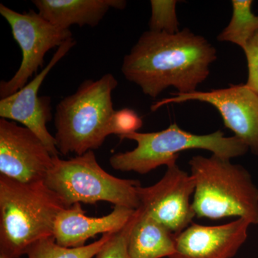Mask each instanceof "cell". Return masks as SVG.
Wrapping results in <instances>:
<instances>
[{"label": "cell", "instance_id": "8992f818", "mask_svg": "<svg viewBox=\"0 0 258 258\" xmlns=\"http://www.w3.org/2000/svg\"><path fill=\"white\" fill-rule=\"evenodd\" d=\"M44 181L66 208L76 203L94 205L101 201L134 210L140 208L137 194L140 182L108 174L99 165L93 151L67 160L54 157L53 165Z\"/></svg>", "mask_w": 258, "mask_h": 258}, {"label": "cell", "instance_id": "30bf717a", "mask_svg": "<svg viewBox=\"0 0 258 258\" xmlns=\"http://www.w3.org/2000/svg\"><path fill=\"white\" fill-rule=\"evenodd\" d=\"M52 154L26 127L0 118V173L23 183L44 181L53 165Z\"/></svg>", "mask_w": 258, "mask_h": 258}, {"label": "cell", "instance_id": "277c9868", "mask_svg": "<svg viewBox=\"0 0 258 258\" xmlns=\"http://www.w3.org/2000/svg\"><path fill=\"white\" fill-rule=\"evenodd\" d=\"M195 181L192 208L200 218L238 217L258 224V189L243 166L212 154L190 159Z\"/></svg>", "mask_w": 258, "mask_h": 258}, {"label": "cell", "instance_id": "5b68a950", "mask_svg": "<svg viewBox=\"0 0 258 258\" xmlns=\"http://www.w3.org/2000/svg\"><path fill=\"white\" fill-rule=\"evenodd\" d=\"M137 142L134 150L118 153L110 158L113 169L147 174L162 165L177 160L179 154L189 149H205L224 159L244 155L248 147L237 137H225L219 130L214 133L198 135L180 128L176 123L161 132L134 133L120 137Z\"/></svg>", "mask_w": 258, "mask_h": 258}, {"label": "cell", "instance_id": "2e32d148", "mask_svg": "<svg viewBox=\"0 0 258 258\" xmlns=\"http://www.w3.org/2000/svg\"><path fill=\"white\" fill-rule=\"evenodd\" d=\"M252 0L232 1V18L217 37L219 41L232 42L243 50L258 31V15L252 13Z\"/></svg>", "mask_w": 258, "mask_h": 258}, {"label": "cell", "instance_id": "ba28073f", "mask_svg": "<svg viewBox=\"0 0 258 258\" xmlns=\"http://www.w3.org/2000/svg\"><path fill=\"white\" fill-rule=\"evenodd\" d=\"M173 95L153 104L152 111L171 103L190 101L208 103L216 108L224 124L233 132L234 136L258 156V93L247 85H230L222 89Z\"/></svg>", "mask_w": 258, "mask_h": 258}, {"label": "cell", "instance_id": "7c38bea8", "mask_svg": "<svg viewBox=\"0 0 258 258\" xmlns=\"http://www.w3.org/2000/svg\"><path fill=\"white\" fill-rule=\"evenodd\" d=\"M249 225L242 218L217 226L191 223L175 235V251L169 258H232L247 240Z\"/></svg>", "mask_w": 258, "mask_h": 258}, {"label": "cell", "instance_id": "52a82bcc", "mask_svg": "<svg viewBox=\"0 0 258 258\" xmlns=\"http://www.w3.org/2000/svg\"><path fill=\"white\" fill-rule=\"evenodd\" d=\"M0 14L9 24L23 55L14 76L0 83V97L3 99L25 87L29 79L42 67L47 52L72 38L73 34L69 29L58 28L49 23L34 10L20 13L1 4Z\"/></svg>", "mask_w": 258, "mask_h": 258}, {"label": "cell", "instance_id": "d6986e66", "mask_svg": "<svg viewBox=\"0 0 258 258\" xmlns=\"http://www.w3.org/2000/svg\"><path fill=\"white\" fill-rule=\"evenodd\" d=\"M138 209L128 224L121 230L115 232L103 248L96 254L95 258H129L128 243L129 236L133 228L137 217Z\"/></svg>", "mask_w": 258, "mask_h": 258}, {"label": "cell", "instance_id": "9a60e30c", "mask_svg": "<svg viewBox=\"0 0 258 258\" xmlns=\"http://www.w3.org/2000/svg\"><path fill=\"white\" fill-rule=\"evenodd\" d=\"M128 243L129 258L170 257L175 251V234L138 209Z\"/></svg>", "mask_w": 258, "mask_h": 258}, {"label": "cell", "instance_id": "9c48e42d", "mask_svg": "<svg viewBox=\"0 0 258 258\" xmlns=\"http://www.w3.org/2000/svg\"><path fill=\"white\" fill-rule=\"evenodd\" d=\"M162 179L148 187L139 186L137 194L140 208L147 215L177 235L189 227L196 216L190 198L195 181L176 164H168Z\"/></svg>", "mask_w": 258, "mask_h": 258}, {"label": "cell", "instance_id": "4fadbf2b", "mask_svg": "<svg viewBox=\"0 0 258 258\" xmlns=\"http://www.w3.org/2000/svg\"><path fill=\"white\" fill-rule=\"evenodd\" d=\"M136 210L115 206L113 211L101 217L86 215L81 203L64 208L57 215L53 237L62 247L76 248L85 246L86 241L99 234L115 233L128 224Z\"/></svg>", "mask_w": 258, "mask_h": 258}, {"label": "cell", "instance_id": "ffe728a7", "mask_svg": "<svg viewBox=\"0 0 258 258\" xmlns=\"http://www.w3.org/2000/svg\"><path fill=\"white\" fill-rule=\"evenodd\" d=\"M143 125V120L137 112L131 108L115 111L112 121L113 134L121 137L137 132Z\"/></svg>", "mask_w": 258, "mask_h": 258}, {"label": "cell", "instance_id": "7402d4cb", "mask_svg": "<svg viewBox=\"0 0 258 258\" xmlns=\"http://www.w3.org/2000/svg\"><path fill=\"white\" fill-rule=\"evenodd\" d=\"M0 258H8L6 256L3 255V254H0Z\"/></svg>", "mask_w": 258, "mask_h": 258}, {"label": "cell", "instance_id": "e0dca14e", "mask_svg": "<svg viewBox=\"0 0 258 258\" xmlns=\"http://www.w3.org/2000/svg\"><path fill=\"white\" fill-rule=\"evenodd\" d=\"M114 233L104 234L100 240L76 248L62 247L56 243L53 236L39 240L28 249V258H93Z\"/></svg>", "mask_w": 258, "mask_h": 258}, {"label": "cell", "instance_id": "ac0fdd59", "mask_svg": "<svg viewBox=\"0 0 258 258\" xmlns=\"http://www.w3.org/2000/svg\"><path fill=\"white\" fill-rule=\"evenodd\" d=\"M150 3L152 7V16L149 21L150 30L169 34L179 32L176 13L178 2L152 0Z\"/></svg>", "mask_w": 258, "mask_h": 258}, {"label": "cell", "instance_id": "5bb4252c", "mask_svg": "<svg viewBox=\"0 0 258 258\" xmlns=\"http://www.w3.org/2000/svg\"><path fill=\"white\" fill-rule=\"evenodd\" d=\"M38 13L62 29L74 25L96 27L111 8L124 10L123 0H32Z\"/></svg>", "mask_w": 258, "mask_h": 258}, {"label": "cell", "instance_id": "44dd1931", "mask_svg": "<svg viewBox=\"0 0 258 258\" xmlns=\"http://www.w3.org/2000/svg\"><path fill=\"white\" fill-rule=\"evenodd\" d=\"M243 50L248 68V78L245 84L258 93V31Z\"/></svg>", "mask_w": 258, "mask_h": 258}, {"label": "cell", "instance_id": "6da1fadb", "mask_svg": "<svg viewBox=\"0 0 258 258\" xmlns=\"http://www.w3.org/2000/svg\"><path fill=\"white\" fill-rule=\"evenodd\" d=\"M216 60V49L189 29L175 34L149 30L123 57L121 71L152 98L170 86L186 94L208 79Z\"/></svg>", "mask_w": 258, "mask_h": 258}, {"label": "cell", "instance_id": "7a4b0ae2", "mask_svg": "<svg viewBox=\"0 0 258 258\" xmlns=\"http://www.w3.org/2000/svg\"><path fill=\"white\" fill-rule=\"evenodd\" d=\"M64 208L45 181L23 183L0 175V254L20 257L39 240L53 236Z\"/></svg>", "mask_w": 258, "mask_h": 258}, {"label": "cell", "instance_id": "8fae6325", "mask_svg": "<svg viewBox=\"0 0 258 258\" xmlns=\"http://www.w3.org/2000/svg\"><path fill=\"white\" fill-rule=\"evenodd\" d=\"M76 45L74 38L69 39L57 47L49 63L31 82L11 96L0 101V117L13 120L25 125L36 134L52 157L58 156L55 137L47 130V122L52 119L50 97L39 96L38 91L45 77L59 61Z\"/></svg>", "mask_w": 258, "mask_h": 258}, {"label": "cell", "instance_id": "3957f363", "mask_svg": "<svg viewBox=\"0 0 258 258\" xmlns=\"http://www.w3.org/2000/svg\"><path fill=\"white\" fill-rule=\"evenodd\" d=\"M118 81L111 74L101 79L86 80L76 92L66 96L56 106L55 139L60 154L81 156L98 149L113 134L115 111L112 92Z\"/></svg>", "mask_w": 258, "mask_h": 258}]
</instances>
